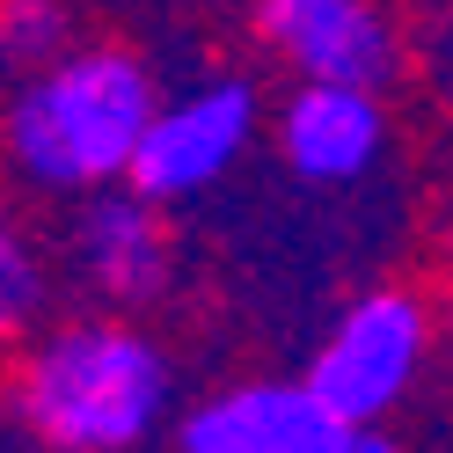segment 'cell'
I'll return each mask as SVG.
<instances>
[{"instance_id": "obj_7", "label": "cell", "mask_w": 453, "mask_h": 453, "mask_svg": "<svg viewBox=\"0 0 453 453\" xmlns=\"http://www.w3.org/2000/svg\"><path fill=\"white\" fill-rule=\"evenodd\" d=\"M388 118L373 88H329V81H300L278 110V154L300 183H358L380 161Z\"/></svg>"}, {"instance_id": "obj_9", "label": "cell", "mask_w": 453, "mask_h": 453, "mask_svg": "<svg viewBox=\"0 0 453 453\" xmlns=\"http://www.w3.org/2000/svg\"><path fill=\"white\" fill-rule=\"evenodd\" d=\"M73 51V22L59 0H0V73H44Z\"/></svg>"}, {"instance_id": "obj_4", "label": "cell", "mask_w": 453, "mask_h": 453, "mask_svg": "<svg viewBox=\"0 0 453 453\" xmlns=\"http://www.w3.org/2000/svg\"><path fill=\"white\" fill-rule=\"evenodd\" d=\"M176 453H395L380 424H344L307 380H242L176 424Z\"/></svg>"}, {"instance_id": "obj_10", "label": "cell", "mask_w": 453, "mask_h": 453, "mask_svg": "<svg viewBox=\"0 0 453 453\" xmlns=\"http://www.w3.org/2000/svg\"><path fill=\"white\" fill-rule=\"evenodd\" d=\"M37 307H44V264H37L30 234L15 226V212L0 205V344H15L30 329Z\"/></svg>"}, {"instance_id": "obj_5", "label": "cell", "mask_w": 453, "mask_h": 453, "mask_svg": "<svg viewBox=\"0 0 453 453\" xmlns=\"http://www.w3.org/2000/svg\"><path fill=\"white\" fill-rule=\"evenodd\" d=\"M257 88L249 81H197V88L168 96L147 125V147L132 161V190L154 205H183V197L212 190L226 168L257 139Z\"/></svg>"}, {"instance_id": "obj_2", "label": "cell", "mask_w": 453, "mask_h": 453, "mask_svg": "<svg viewBox=\"0 0 453 453\" xmlns=\"http://www.w3.org/2000/svg\"><path fill=\"white\" fill-rule=\"evenodd\" d=\"M168 351L118 315L37 336L15 365V410L51 453H132L168 417Z\"/></svg>"}, {"instance_id": "obj_3", "label": "cell", "mask_w": 453, "mask_h": 453, "mask_svg": "<svg viewBox=\"0 0 453 453\" xmlns=\"http://www.w3.org/2000/svg\"><path fill=\"white\" fill-rule=\"evenodd\" d=\"M424 351H432V315H424V300L403 293V286H373L329 322L315 365H307V388H315L344 424H380L417 388Z\"/></svg>"}, {"instance_id": "obj_6", "label": "cell", "mask_w": 453, "mask_h": 453, "mask_svg": "<svg viewBox=\"0 0 453 453\" xmlns=\"http://www.w3.org/2000/svg\"><path fill=\"white\" fill-rule=\"evenodd\" d=\"M257 30L300 81L380 88L395 73V22L380 0H257Z\"/></svg>"}, {"instance_id": "obj_8", "label": "cell", "mask_w": 453, "mask_h": 453, "mask_svg": "<svg viewBox=\"0 0 453 453\" xmlns=\"http://www.w3.org/2000/svg\"><path fill=\"white\" fill-rule=\"evenodd\" d=\"M73 264L88 278V293H103L110 307H147L168 286V226L161 205L125 190H96L73 234Z\"/></svg>"}, {"instance_id": "obj_1", "label": "cell", "mask_w": 453, "mask_h": 453, "mask_svg": "<svg viewBox=\"0 0 453 453\" xmlns=\"http://www.w3.org/2000/svg\"><path fill=\"white\" fill-rule=\"evenodd\" d=\"M161 88L139 51L125 44H73L59 66L30 73L0 110V154L30 190L96 197L132 183V161L147 147Z\"/></svg>"}]
</instances>
